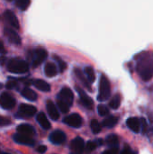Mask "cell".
I'll return each mask as SVG.
<instances>
[{
	"label": "cell",
	"instance_id": "44dd1931",
	"mask_svg": "<svg viewBox=\"0 0 153 154\" xmlns=\"http://www.w3.org/2000/svg\"><path fill=\"white\" fill-rule=\"evenodd\" d=\"M75 74H76V76L78 77V79L82 82V84H83L89 91H91L92 88H91V86H90V82H89V80L87 79V78L84 76L83 72H82L80 69H75Z\"/></svg>",
	"mask_w": 153,
	"mask_h": 154
},
{
	"label": "cell",
	"instance_id": "5b68a950",
	"mask_svg": "<svg viewBox=\"0 0 153 154\" xmlns=\"http://www.w3.org/2000/svg\"><path fill=\"white\" fill-rule=\"evenodd\" d=\"M15 106V99L8 93H3L0 95V106L4 109L9 110Z\"/></svg>",
	"mask_w": 153,
	"mask_h": 154
},
{
	"label": "cell",
	"instance_id": "30bf717a",
	"mask_svg": "<svg viewBox=\"0 0 153 154\" xmlns=\"http://www.w3.org/2000/svg\"><path fill=\"white\" fill-rule=\"evenodd\" d=\"M76 90L78 91V95H79L80 101H81L82 105H83L86 108L91 109V108L93 107V105H94L93 100L91 99V97H88V96L86 94V92H85L83 89L79 88L78 87H76Z\"/></svg>",
	"mask_w": 153,
	"mask_h": 154
},
{
	"label": "cell",
	"instance_id": "ac0fdd59",
	"mask_svg": "<svg viewBox=\"0 0 153 154\" xmlns=\"http://www.w3.org/2000/svg\"><path fill=\"white\" fill-rule=\"evenodd\" d=\"M17 132L23 134H26V135H32L34 134V129L32 125H28V124H22L20 125L17 126Z\"/></svg>",
	"mask_w": 153,
	"mask_h": 154
},
{
	"label": "cell",
	"instance_id": "277c9868",
	"mask_svg": "<svg viewBox=\"0 0 153 154\" xmlns=\"http://www.w3.org/2000/svg\"><path fill=\"white\" fill-rule=\"evenodd\" d=\"M47 56H48V53H47L46 50H44L42 48H38V49L34 50L32 52V63L33 68H36L41 63H42L46 60Z\"/></svg>",
	"mask_w": 153,
	"mask_h": 154
},
{
	"label": "cell",
	"instance_id": "e0dca14e",
	"mask_svg": "<svg viewBox=\"0 0 153 154\" xmlns=\"http://www.w3.org/2000/svg\"><path fill=\"white\" fill-rule=\"evenodd\" d=\"M32 84L37 89H39L41 91L49 92L50 90V86L46 81H44L42 79H35L32 81Z\"/></svg>",
	"mask_w": 153,
	"mask_h": 154
},
{
	"label": "cell",
	"instance_id": "ba28073f",
	"mask_svg": "<svg viewBox=\"0 0 153 154\" xmlns=\"http://www.w3.org/2000/svg\"><path fill=\"white\" fill-rule=\"evenodd\" d=\"M36 112H37L36 107L26 104H22L19 106V111H18L19 115L23 117H32L36 114Z\"/></svg>",
	"mask_w": 153,
	"mask_h": 154
},
{
	"label": "cell",
	"instance_id": "5bb4252c",
	"mask_svg": "<svg viewBox=\"0 0 153 154\" xmlns=\"http://www.w3.org/2000/svg\"><path fill=\"white\" fill-rule=\"evenodd\" d=\"M5 36L7 37V39L12 43L17 44V45H19L21 43V38L19 37V35L17 34V32H14L13 29H10V28H7L6 27L5 29Z\"/></svg>",
	"mask_w": 153,
	"mask_h": 154
},
{
	"label": "cell",
	"instance_id": "e575fe53",
	"mask_svg": "<svg viewBox=\"0 0 153 154\" xmlns=\"http://www.w3.org/2000/svg\"><path fill=\"white\" fill-rule=\"evenodd\" d=\"M37 151H38V152H40V153H44V152L47 151V147H46L45 145H40V146L37 148Z\"/></svg>",
	"mask_w": 153,
	"mask_h": 154
},
{
	"label": "cell",
	"instance_id": "4316f807",
	"mask_svg": "<svg viewBox=\"0 0 153 154\" xmlns=\"http://www.w3.org/2000/svg\"><path fill=\"white\" fill-rule=\"evenodd\" d=\"M103 143L101 142V140H96L95 142H88L87 146H86V150L87 152H91L93 151H95L96 149V147L98 145H101Z\"/></svg>",
	"mask_w": 153,
	"mask_h": 154
},
{
	"label": "cell",
	"instance_id": "60d3db41",
	"mask_svg": "<svg viewBox=\"0 0 153 154\" xmlns=\"http://www.w3.org/2000/svg\"><path fill=\"white\" fill-rule=\"evenodd\" d=\"M4 88V85H3L2 83H0V89H1V88Z\"/></svg>",
	"mask_w": 153,
	"mask_h": 154
},
{
	"label": "cell",
	"instance_id": "4fadbf2b",
	"mask_svg": "<svg viewBox=\"0 0 153 154\" xmlns=\"http://www.w3.org/2000/svg\"><path fill=\"white\" fill-rule=\"evenodd\" d=\"M46 108H47V112H48L50 117L52 120L57 121V120L59 119V117H60V114H59V111H58V109H57L55 104H54L52 101L49 100V101H47V103H46Z\"/></svg>",
	"mask_w": 153,
	"mask_h": 154
},
{
	"label": "cell",
	"instance_id": "484cf974",
	"mask_svg": "<svg viewBox=\"0 0 153 154\" xmlns=\"http://www.w3.org/2000/svg\"><path fill=\"white\" fill-rule=\"evenodd\" d=\"M121 105V96L120 95H115L109 102V106L113 109H117Z\"/></svg>",
	"mask_w": 153,
	"mask_h": 154
},
{
	"label": "cell",
	"instance_id": "d6a6232c",
	"mask_svg": "<svg viewBox=\"0 0 153 154\" xmlns=\"http://www.w3.org/2000/svg\"><path fill=\"white\" fill-rule=\"evenodd\" d=\"M11 124V120L8 117L0 116V126H5Z\"/></svg>",
	"mask_w": 153,
	"mask_h": 154
},
{
	"label": "cell",
	"instance_id": "6da1fadb",
	"mask_svg": "<svg viewBox=\"0 0 153 154\" xmlns=\"http://www.w3.org/2000/svg\"><path fill=\"white\" fill-rule=\"evenodd\" d=\"M137 71L144 81H149L153 77V53L143 52L137 63Z\"/></svg>",
	"mask_w": 153,
	"mask_h": 154
},
{
	"label": "cell",
	"instance_id": "52a82bcc",
	"mask_svg": "<svg viewBox=\"0 0 153 154\" xmlns=\"http://www.w3.org/2000/svg\"><path fill=\"white\" fill-rule=\"evenodd\" d=\"M58 99L65 102L69 106H71V105L73 104V100H74V95H73L72 90L69 88H63L58 96Z\"/></svg>",
	"mask_w": 153,
	"mask_h": 154
},
{
	"label": "cell",
	"instance_id": "ab89813d",
	"mask_svg": "<svg viewBox=\"0 0 153 154\" xmlns=\"http://www.w3.org/2000/svg\"><path fill=\"white\" fill-rule=\"evenodd\" d=\"M102 154H115L114 151H105Z\"/></svg>",
	"mask_w": 153,
	"mask_h": 154
},
{
	"label": "cell",
	"instance_id": "8d00e7d4",
	"mask_svg": "<svg viewBox=\"0 0 153 154\" xmlns=\"http://www.w3.org/2000/svg\"><path fill=\"white\" fill-rule=\"evenodd\" d=\"M0 52L1 53L5 52V47H4V43H3L2 40H0Z\"/></svg>",
	"mask_w": 153,
	"mask_h": 154
},
{
	"label": "cell",
	"instance_id": "9c48e42d",
	"mask_svg": "<svg viewBox=\"0 0 153 154\" xmlns=\"http://www.w3.org/2000/svg\"><path fill=\"white\" fill-rule=\"evenodd\" d=\"M13 138H14V141L19 144H23V145H28V146L34 145V140L31 138L29 135L18 133V134H15Z\"/></svg>",
	"mask_w": 153,
	"mask_h": 154
},
{
	"label": "cell",
	"instance_id": "d590c367",
	"mask_svg": "<svg viewBox=\"0 0 153 154\" xmlns=\"http://www.w3.org/2000/svg\"><path fill=\"white\" fill-rule=\"evenodd\" d=\"M141 125L142 127V131L145 132L146 129H147V123H146V120L144 118H142V120H141Z\"/></svg>",
	"mask_w": 153,
	"mask_h": 154
},
{
	"label": "cell",
	"instance_id": "7bdbcfd3",
	"mask_svg": "<svg viewBox=\"0 0 153 154\" xmlns=\"http://www.w3.org/2000/svg\"><path fill=\"white\" fill-rule=\"evenodd\" d=\"M76 154H78V153H76Z\"/></svg>",
	"mask_w": 153,
	"mask_h": 154
},
{
	"label": "cell",
	"instance_id": "7c38bea8",
	"mask_svg": "<svg viewBox=\"0 0 153 154\" xmlns=\"http://www.w3.org/2000/svg\"><path fill=\"white\" fill-rule=\"evenodd\" d=\"M70 149L75 152V153L80 154L85 149V143L84 140L80 137L75 138L71 143H70Z\"/></svg>",
	"mask_w": 153,
	"mask_h": 154
},
{
	"label": "cell",
	"instance_id": "ffe728a7",
	"mask_svg": "<svg viewBox=\"0 0 153 154\" xmlns=\"http://www.w3.org/2000/svg\"><path fill=\"white\" fill-rule=\"evenodd\" d=\"M44 72H45V75L47 77L52 78V77H55L58 74V69H57V67H56L55 64H53L51 62H49L44 67Z\"/></svg>",
	"mask_w": 153,
	"mask_h": 154
},
{
	"label": "cell",
	"instance_id": "83f0119b",
	"mask_svg": "<svg viewBox=\"0 0 153 154\" xmlns=\"http://www.w3.org/2000/svg\"><path fill=\"white\" fill-rule=\"evenodd\" d=\"M14 2L16 6L23 11L26 10L30 5V0H14Z\"/></svg>",
	"mask_w": 153,
	"mask_h": 154
},
{
	"label": "cell",
	"instance_id": "603a6c76",
	"mask_svg": "<svg viewBox=\"0 0 153 154\" xmlns=\"http://www.w3.org/2000/svg\"><path fill=\"white\" fill-rule=\"evenodd\" d=\"M22 96L30 101H35L37 99V94L29 88H25L22 90Z\"/></svg>",
	"mask_w": 153,
	"mask_h": 154
},
{
	"label": "cell",
	"instance_id": "8fae6325",
	"mask_svg": "<svg viewBox=\"0 0 153 154\" xmlns=\"http://www.w3.org/2000/svg\"><path fill=\"white\" fill-rule=\"evenodd\" d=\"M49 139L53 144H61L66 141V134L60 130H56L50 134Z\"/></svg>",
	"mask_w": 153,
	"mask_h": 154
},
{
	"label": "cell",
	"instance_id": "cb8c5ba5",
	"mask_svg": "<svg viewBox=\"0 0 153 154\" xmlns=\"http://www.w3.org/2000/svg\"><path fill=\"white\" fill-rule=\"evenodd\" d=\"M118 123V117L114 116H110L108 117H106L104 122H103V126L106 127V128H112L114 127L116 124Z\"/></svg>",
	"mask_w": 153,
	"mask_h": 154
},
{
	"label": "cell",
	"instance_id": "f35d334b",
	"mask_svg": "<svg viewBox=\"0 0 153 154\" xmlns=\"http://www.w3.org/2000/svg\"><path fill=\"white\" fill-rule=\"evenodd\" d=\"M122 154H133V152H131L129 149H124L123 152H122Z\"/></svg>",
	"mask_w": 153,
	"mask_h": 154
},
{
	"label": "cell",
	"instance_id": "7402d4cb",
	"mask_svg": "<svg viewBox=\"0 0 153 154\" xmlns=\"http://www.w3.org/2000/svg\"><path fill=\"white\" fill-rule=\"evenodd\" d=\"M37 122L39 123V125L43 128V129H50V123L49 122L47 116L43 114V113H40L37 116Z\"/></svg>",
	"mask_w": 153,
	"mask_h": 154
},
{
	"label": "cell",
	"instance_id": "b9f144b4",
	"mask_svg": "<svg viewBox=\"0 0 153 154\" xmlns=\"http://www.w3.org/2000/svg\"><path fill=\"white\" fill-rule=\"evenodd\" d=\"M3 154H9V153H3Z\"/></svg>",
	"mask_w": 153,
	"mask_h": 154
},
{
	"label": "cell",
	"instance_id": "f546056e",
	"mask_svg": "<svg viewBox=\"0 0 153 154\" xmlns=\"http://www.w3.org/2000/svg\"><path fill=\"white\" fill-rule=\"evenodd\" d=\"M57 105H58L59 109L60 110V112H62V113L66 114V113H68V112L69 111V107H70V106H69L68 104H66L65 102H63V101H61V100L58 99Z\"/></svg>",
	"mask_w": 153,
	"mask_h": 154
},
{
	"label": "cell",
	"instance_id": "1f68e13d",
	"mask_svg": "<svg viewBox=\"0 0 153 154\" xmlns=\"http://www.w3.org/2000/svg\"><path fill=\"white\" fill-rule=\"evenodd\" d=\"M54 57H55L54 59H55V60H57V62H58L60 71V72H63V71L67 69V64H66V62L63 61L60 58H59V57H57V56H54Z\"/></svg>",
	"mask_w": 153,
	"mask_h": 154
},
{
	"label": "cell",
	"instance_id": "3957f363",
	"mask_svg": "<svg viewBox=\"0 0 153 154\" xmlns=\"http://www.w3.org/2000/svg\"><path fill=\"white\" fill-rule=\"evenodd\" d=\"M111 94V88H110V83L107 78L105 75H102L100 78V82H99V93L97 96L98 101H106L109 98Z\"/></svg>",
	"mask_w": 153,
	"mask_h": 154
},
{
	"label": "cell",
	"instance_id": "d6986e66",
	"mask_svg": "<svg viewBox=\"0 0 153 154\" xmlns=\"http://www.w3.org/2000/svg\"><path fill=\"white\" fill-rule=\"evenodd\" d=\"M106 143L107 145L112 149V151L115 152L118 150L119 148V141H118V137L115 134L109 135L106 138Z\"/></svg>",
	"mask_w": 153,
	"mask_h": 154
},
{
	"label": "cell",
	"instance_id": "7a4b0ae2",
	"mask_svg": "<svg viewBox=\"0 0 153 154\" xmlns=\"http://www.w3.org/2000/svg\"><path fill=\"white\" fill-rule=\"evenodd\" d=\"M7 69L15 74H23L29 70V65L26 61L18 59H13L8 61Z\"/></svg>",
	"mask_w": 153,
	"mask_h": 154
},
{
	"label": "cell",
	"instance_id": "2e32d148",
	"mask_svg": "<svg viewBox=\"0 0 153 154\" xmlns=\"http://www.w3.org/2000/svg\"><path fill=\"white\" fill-rule=\"evenodd\" d=\"M5 17L9 22V23L12 25V27H14V29H19L20 28V24H19L18 19H17V17L15 16V14L12 11L6 10L5 12Z\"/></svg>",
	"mask_w": 153,
	"mask_h": 154
},
{
	"label": "cell",
	"instance_id": "9a60e30c",
	"mask_svg": "<svg viewBox=\"0 0 153 154\" xmlns=\"http://www.w3.org/2000/svg\"><path fill=\"white\" fill-rule=\"evenodd\" d=\"M126 125L133 132L138 134L141 130V121L137 118V117H130L128 118V120L126 121Z\"/></svg>",
	"mask_w": 153,
	"mask_h": 154
},
{
	"label": "cell",
	"instance_id": "8992f818",
	"mask_svg": "<svg viewBox=\"0 0 153 154\" xmlns=\"http://www.w3.org/2000/svg\"><path fill=\"white\" fill-rule=\"evenodd\" d=\"M63 122L69 126L73 127V128H79L83 124L82 117L78 114H72L69 116H66Z\"/></svg>",
	"mask_w": 153,
	"mask_h": 154
},
{
	"label": "cell",
	"instance_id": "4dcf8cb0",
	"mask_svg": "<svg viewBox=\"0 0 153 154\" xmlns=\"http://www.w3.org/2000/svg\"><path fill=\"white\" fill-rule=\"evenodd\" d=\"M97 111H98L99 116H106L109 114V109L104 105H99L97 107Z\"/></svg>",
	"mask_w": 153,
	"mask_h": 154
},
{
	"label": "cell",
	"instance_id": "d4e9b609",
	"mask_svg": "<svg viewBox=\"0 0 153 154\" xmlns=\"http://www.w3.org/2000/svg\"><path fill=\"white\" fill-rule=\"evenodd\" d=\"M85 73H86V77L87 78V79L89 80L90 83H93L96 80L95 70L92 67H86L85 68Z\"/></svg>",
	"mask_w": 153,
	"mask_h": 154
},
{
	"label": "cell",
	"instance_id": "f1b7e54d",
	"mask_svg": "<svg viewBox=\"0 0 153 154\" xmlns=\"http://www.w3.org/2000/svg\"><path fill=\"white\" fill-rule=\"evenodd\" d=\"M90 127H91V130L93 132V134H96L98 133H100L102 127H101V125L98 123V121L96 120H92L91 121V124H90Z\"/></svg>",
	"mask_w": 153,
	"mask_h": 154
},
{
	"label": "cell",
	"instance_id": "74e56055",
	"mask_svg": "<svg viewBox=\"0 0 153 154\" xmlns=\"http://www.w3.org/2000/svg\"><path fill=\"white\" fill-rule=\"evenodd\" d=\"M5 61H6V59H5V57H4V56H1V57H0V64H1V65H5Z\"/></svg>",
	"mask_w": 153,
	"mask_h": 154
},
{
	"label": "cell",
	"instance_id": "836d02e7",
	"mask_svg": "<svg viewBox=\"0 0 153 154\" xmlns=\"http://www.w3.org/2000/svg\"><path fill=\"white\" fill-rule=\"evenodd\" d=\"M16 85H17V83H16V81H15L14 79H10V80L6 83L5 87H6V88H8V89H12V88H14L16 87Z\"/></svg>",
	"mask_w": 153,
	"mask_h": 154
}]
</instances>
